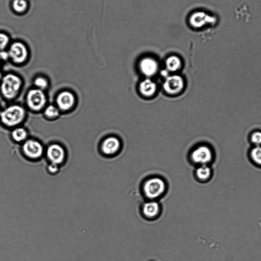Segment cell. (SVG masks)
<instances>
[{
    "instance_id": "1",
    "label": "cell",
    "mask_w": 261,
    "mask_h": 261,
    "mask_svg": "<svg viewBox=\"0 0 261 261\" xmlns=\"http://www.w3.org/2000/svg\"><path fill=\"white\" fill-rule=\"evenodd\" d=\"M0 83V92L2 96L8 100H13L18 95L23 85L21 78L14 74L3 76Z\"/></svg>"
},
{
    "instance_id": "2",
    "label": "cell",
    "mask_w": 261,
    "mask_h": 261,
    "mask_svg": "<svg viewBox=\"0 0 261 261\" xmlns=\"http://www.w3.org/2000/svg\"><path fill=\"white\" fill-rule=\"evenodd\" d=\"M166 187V184L161 177H151L144 182L142 192L148 199L156 201L165 193Z\"/></svg>"
},
{
    "instance_id": "3",
    "label": "cell",
    "mask_w": 261,
    "mask_h": 261,
    "mask_svg": "<svg viewBox=\"0 0 261 261\" xmlns=\"http://www.w3.org/2000/svg\"><path fill=\"white\" fill-rule=\"evenodd\" d=\"M26 117L25 109L19 105L10 106L0 112V121L7 127H14L22 122Z\"/></svg>"
},
{
    "instance_id": "4",
    "label": "cell",
    "mask_w": 261,
    "mask_h": 261,
    "mask_svg": "<svg viewBox=\"0 0 261 261\" xmlns=\"http://www.w3.org/2000/svg\"><path fill=\"white\" fill-rule=\"evenodd\" d=\"M47 98L44 90L35 88L30 90L26 96L28 107L34 111H39L46 106Z\"/></svg>"
},
{
    "instance_id": "5",
    "label": "cell",
    "mask_w": 261,
    "mask_h": 261,
    "mask_svg": "<svg viewBox=\"0 0 261 261\" xmlns=\"http://www.w3.org/2000/svg\"><path fill=\"white\" fill-rule=\"evenodd\" d=\"M23 151L27 157L33 159H38L44 153L42 144L37 140L29 139L23 145Z\"/></svg>"
},
{
    "instance_id": "6",
    "label": "cell",
    "mask_w": 261,
    "mask_h": 261,
    "mask_svg": "<svg viewBox=\"0 0 261 261\" xmlns=\"http://www.w3.org/2000/svg\"><path fill=\"white\" fill-rule=\"evenodd\" d=\"M213 157L211 149L205 145L197 148L191 155L192 161L199 165H208L212 161Z\"/></svg>"
},
{
    "instance_id": "7",
    "label": "cell",
    "mask_w": 261,
    "mask_h": 261,
    "mask_svg": "<svg viewBox=\"0 0 261 261\" xmlns=\"http://www.w3.org/2000/svg\"><path fill=\"white\" fill-rule=\"evenodd\" d=\"M9 57L16 64H22L28 57V51L25 46L21 43H14L8 52Z\"/></svg>"
},
{
    "instance_id": "8",
    "label": "cell",
    "mask_w": 261,
    "mask_h": 261,
    "mask_svg": "<svg viewBox=\"0 0 261 261\" xmlns=\"http://www.w3.org/2000/svg\"><path fill=\"white\" fill-rule=\"evenodd\" d=\"M47 155L51 163L59 165L65 161L66 152L60 145L53 144L48 147Z\"/></svg>"
},
{
    "instance_id": "9",
    "label": "cell",
    "mask_w": 261,
    "mask_h": 261,
    "mask_svg": "<svg viewBox=\"0 0 261 261\" xmlns=\"http://www.w3.org/2000/svg\"><path fill=\"white\" fill-rule=\"evenodd\" d=\"M75 97L69 91H64L59 93L56 98V104L59 109L67 111L75 105Z\"/></svg>"
},
{
    "instance_id": "10",
    "label": "cell",
    "mask_w": 261,
    "mask_h": 261,
    "mask_svg": "<svg viewBox=\"0 0 261 261\" xmlns=\"http://www.w3.org/2000/svg\"><path fill=\"white\" fill-rule=\"evenodd\" d=\"M216 21L215 17L202 12L194 13L190 18L191 24L195 28H201L208 24H214Z\"/></svg>"
},
{
    "instance_id": "11",
    "label": "cell",
    "mask_w": 261,
    "mask_h": 261,
    "mask_svg": "<svg viewBox=\"0 0 261 261\" xmlns=\"http://www.w3.org/2000/svg\"><path fill=\"white\" fill-rule=\"evenodd\" d=\"M184 87L183 79L179 76L174 75L166 78L163 85L165 90L171 95L180 92Z\"/></svg>"
},
{
    "instance_id": "12",
    "label": "cell",
    "mask_w": 261,
    "mask_h": 261,
    "mask_svg": "<svg viewBox=\"0 0 261 261\" xmlns=\"http://www.w3.org/2000/svg\"><path fill=\"white\" fill-rule=\"evenodd\" d=\"M143 216L147 219H154L157 218L161 212V206L156 201L149 200L145 202L141 207Z\"/></svg>"
},
{
    "instance_id": "13",
    "label": "cell",
    "mask_w": 261,
    "mask_h": 261,
    "mask_svg": "<svg viewBox=\"0 0 261 261\" xmlns=\"http://www.w3.org/2000/svg\"><path fill=\"white\" fill-rule=\"evenodd\" d=\"M139 66L143 74L148 77L154 75L158 69L157 62L153 58L150 57L142 59Z\"/></svg>"
},
{
    "instance_id": "14",
    "label": "cell",
    "mask_w": 261,
    "mask_h": 261,
    "mask_svg": "<svg viewBox=\"0 0 261 261\" xmlns=\"http://www.w3.org/2000/svg\"><path fill=\"white\" fill-rule=\"evenodd\" d=\"M120 146V142L118 139L110 137L103 142L101 148L104 154L112 155L118 152Z\"/></svg>"
},
{
    "instance_id": "15",
    "label": "cell",
    "mask_w": 261,
    "mask_h": 261,
    "mask_svg": "<svg viewBox=\"0 0 261 261\" xmlns=\"http://www.w3.org/2000/svg\"><path fill=\"white\" fill-rule=\"evenodd\" d=\"M195 175L198 181L206 182L210 179L212 170L208 165H199L195 171Z\"/></svg>"
},
{
    "instance_id": "16",
    "label": "cell",
    "mask_w": 261,
    "mask_h": 261,
    "mask_svg": "<svg viewBox=\"0 0 261 261\" xmlns=\"http://www.w3.org/2000/svg\"><path fill=\"white\" fill-rule=\"evenodd\" d=\"M139 89L143 95L150 97L155 93L157 86L156 83L149 79L143 81L140 85Z\"/></svg>"
},
{
    "instance_id": "17",
    "label": "cell",
    "mask_w": 261,
    "mask_h": 261,
    "mask_svg": "<svg viewBox=\"0 0 261 261\" xmlns=\"http://www.w3.org/2000/svg\"><path fill=\"white\" fill-rule=\"evenodd\" d=\"M181 65L180 59L176 56H172L166 61L167 69L170 71H175L178 70L181 68Z\"/></svg>"
},
{
    "instance_id": "18",
    "label": "cell",
    "mask_w": 261,
    "mask_h": 261,
    "mask_svg": "<svg viewBox=\"0 0 261 261\" xmlns=\"http://www.w3.org/2000/svg\"><path fill=\"white\" fill-rule=\"evenodd\" d=\"M12 138L17 142H22L27 138V131L23 128H17L12 133Z\"/></svg>"
},
{
    "instance_id": "19",
    "label": "cell",
    "mask_w": 261,
    "mask_h": 261,
    "mask_svg": "<svg viewBox=\"0 0 261 261\" xmlns=\"http://www.w3.org/2000/svg\"><path fill=\"white\" fill-rule=\"evenodd\" d=\"M250 156L255 164L261 166V146H255L250 151Z\"/></svg>"
},
{
    "instance_id": "20",
    "label": "cell",
    "mask_w": 261,
    "mask_h": 261,
    "mask_svg": "<svg viewBox=\"0 0 261 261\" xmlns=\"http://www.w3.org/2000/svg\"><path fill=\"white\" fill-rule=\"evenodd\" d=\"M59 114L58 108L53 105H49L45 110V116L50 119L56 118L59 116Z\"/></svg>"
},
{
    "instance_id": "21",
    "label": "cell",
    "mask_w": 261,
    "mask_h": 261,
    "mask_svg": "<svg viewBox=\"0 0 261 261\" xmlns=\"http://www.w3.org/2000/svg\"><path fill=\"white\" fill-rule=\"evenodd\" d=\"M13 6L16 12L22 13L25 11L27 8L26 0H14Z\"/></svg>"
},
{
    "instance_id": "22",
    "label": "cell",
    "mask_w": 261,
    "mask_h": 261,
    "mask_svg": "<svg viewBox=\"0 0 261 261\" xmlns=\"http://www.w3.org/2000/svg\"><path fill=\"white\" fill-rule=\"evenodd\" d=\"M34 84L36 88L44 90L48 87L49 83L45 78L39 77L35 79Z\"/></svg>"
},
{
    "instance_id": "23",
    "label": "cell",
    "mask_w": 261,
    "mask_h": 261,
    "mask_svg": "<svg viewBox=\"0 0 261 261\" xmlns=\"http://www.w3.org/2000/svg\"><path fill=\"white\" fill-rule=\"evenodd\" d=\"M250 140L255 146H261V131H255L250 136Z\"/></svg>"
},
{
    "instance_id": "24",
    "label": "cell",
    "mask_w": 261,
    "mask_h": 261,
    "mask_svg": "<svg viewBox=\"0 0 261 261\" xmlns=\"http://www.w3.org/2000/svg\"><path fill=\"white\" fill-rule=\"evenodd\" d=\"M9 43V37L5 34L0 33V50H3Z\"/></svg>"
},
{
    "instance_id": "25",
    "label": "cell",
    "mask_w": 261,
    "mask_h": 261,
    "mask_svg": "<svg viewBox=\"0 0 261 261\" xmlns=\"http://www.w3.org/2000/svg\"><path fill=\"white\" fill-rule=\"evenodd\" d=\"M48 171L51 174H56L59 171L58 165L51 163L48 166Z\"/></svg>"
},
{
    "instance_id": "26",
    "label": "cell",
    "mask_w": 261,
    "mask_h": 261,
    "mask_svg": "<svg viewBox=\"0 0 261 261\" xmlns=\"http://www.w3.org/2000/svg\"><path fill=\"white\" fill-rule=\"evenodd\" d=\"M9 57L8 53H5V52H1V53H0V59L6 60Z\"/></svg>"
},
{
    "instance_id": "27",
    "label": "cell",
    "mask_w": 261,
    "mask_h": 261,
    "mask_svg": "<svg viewBox=\"0 0 261 261\" xmlns=\"http://www.w3.org/2000/svg\"><path fill=\"white\" fill-rule=\"evenodd\" d=\"M2 77H3V75L2 74V73L1 71H0V82H1Z\"/></svg>"
},
{
    "instance_id": "28",
    "label": "cell",
    "mask_w": 261,
    "mask_h": 261,
    "mask_svg": "<svg viewBox=\"0 0 261 261\" xmlns=\"http://www.w3.org/2000/svg\"><path fill=\"white\" fill-rule=\"evenodd\" d=\"M0 112H1V111H0Z\"/></svg>"
}]
</instances>
